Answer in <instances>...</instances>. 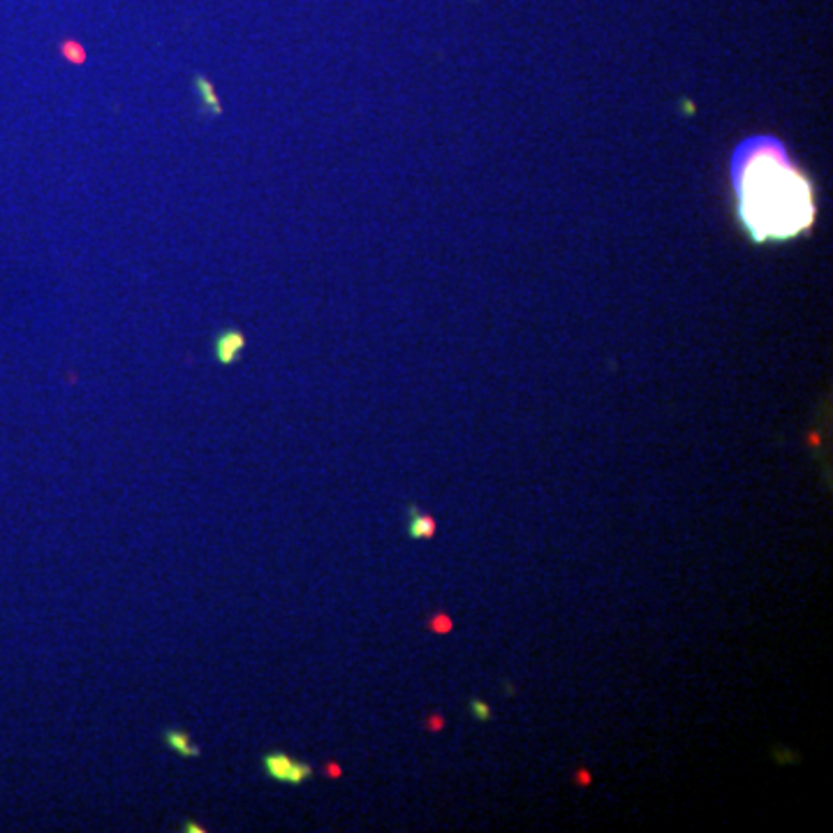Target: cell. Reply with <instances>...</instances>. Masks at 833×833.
<instances>
[{
    "label": "cell",
    "mask_w": 833,
    "mask_h": 833,
    "mask_svg": "<svg viewBox=\"0 0 833 833\" xmlns=\"http://www.w3.org/2000/svg\"><path fill=\"white\" fill-rule=\"evenodd\" d=\"M435 535V521L421 514L416 507H410V537L412 539H431Z\"/></svg>",
    "instance_id": "5"
},
{
    "label": "cell",
    "mask_w": 833,
    "mask_h": 833,
    "mask_svg": "<svg viewBox=\"0 0 833 833\" xmlns=\"http://www.w3.org/2000/svg\"><path fill=\"white\" fill-rule=\"evenodd\" d=\"M185 831H193V833H195V831H204V829H202V826H195V824H188V826H185Z\"/></svg>",
    "instance_id": "8"
},
{
    "label": "cell",
    "mask_w": 833,
    "mask_h": 833,
    "mask_svg": "<svg viewBox=\"0 0 833 833\" xmlns=\"http://www.w3.org/2000/svg\"><path fill=\"white\" fill-rule=\"evenodd\" d=\"M470 713H472L475 720H479V722H484V720H488L493 716L491 706L484 704L481 699H472V702H470Z\"/></svg>",
    "instance_id": "7"
},
{
    "label": "cell",
    "mask_w": 833,
    "mask_h": 833,
    "mask_svg": "<svg viewBox=\"0 0 833 833\" xmlns=\"http://www.w3.org/2000/svg\"><path fill=\"white\" fill-rule=\"evenodd\" d=\"M164 743L169 745L176 755L181 757H200V748L193 743V738L181 729H167L164 731Z\"/></svg>",
    "instance_id": "4"
},
{
    "label": "cell",
    "mask_w": 833,
    "mask_h": 833,
    "mask_svg": "<svg viewBox=\"0 0 833 833\" xmlns=\"http://www.w3.org/2000/svg\"><path fill=\"white\" fill-rule=\"evenodd\" d=\"M729 169L738 218L757 243L794 239L812 224L810 181L778 139L743 142L734 151Z\"/></svg>",
    "instance_id": "1"
},
{
    "label": "cell",
    "mask_w": 833,
    "mask_h": 833,
    "mask_svg": "<svg viewBox=\"0 0 833 833\" xmlns=\"http://www.w3.org/2000/svg\"><path fill=\"white\" fill-rule=\"evenodd\" d=\"M195 86H197V90H200V97H202L204 109H207L209 114H213V116H220L222 107H220V102H218V95H216L213 84H211L207 77H197V79H195Z\"/></svg>",
    "instance_id": "6"
},
{
    "label": "cell",
    "mask_w": 833,
    "mask_h": 833,
    "mask_svg": "<svg viewBox=\"0 0 833 833\" xmlns=\"http://www.w3.org/2000/svg\"><path fill=\"white\" fill-rule=\"evenodd\" d=\"M264 771H267L269 778L278 780V783H287V785H301L313 776V766L303 764V762H294V759L285 755V752H269V755L264 757Z\"/></svg>",
    "instance_id": "2"
},
{
    "label": "cell",
    "mask_w": 833,
    "mask_h": 833,
    "mask_svg": "<svg viewBox=\"0 0 833 833\" xmlns=\"http://www.w3.org/2000/svg\"><path fill=\"white\" fill-rule=\"evenodd\" d=\"M243 347H246V336L236 329H227L216 341V356L220 363H234Z\"/></svg>",
    "instance_id": "3"
}]
</instances>
